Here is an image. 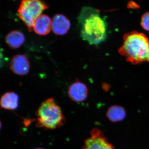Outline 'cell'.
Returning <instances> with one entry per match:
<instances>
[{"label": "cell", "mask_w": 149, "mask_h": 149, "mask_svg": "<svg viewBox=\"0 0 149 149\" xmlns=\"http://www.w3.org/2000/svg\"><path fill=\"white\" fill-rule=\"evenodd\" d=\"M52 20V29L56 35H65L70 28V21L63 15L57 14Z\"/></svg>", "instance_id": "ba28073f"}, {"label": "cell", "mask_w": 149, "mask_h": 149, "mask_svg": "<svg viewBox=\"0 0 149 149\" xmlns=\"http://www.w3.org/2000/svg\"><path fill=\"white\" fill-rule=\"evenodd\" d=\"M48 7L47 4L43 1L23 0L20 3L17 15L27 26L29 32H31L36 19Z\"/></svg>", "instance_id": "277c9868"}, {"label": "cell", "mask_w": 149, "mask_h": 149, "mask_svg": "<svg viewBox=\"0 0 149 149\" xmlns=\"http://www.w3.org/2000/svg\"><path fill=\"white\" fill-rule=\"evenodd\" d=\"M123 39L118 52L127 61L134 64L149 62V40L146 35L132 31L126 33Z\"/></svg>", "instance_id": "7a4b0ae2"}, {"label": "cell", "mask_w": 149, "mask_h": 149, "mask_svg": "<svg viewBox=\"0 0 149 149\" xmlns=\"http://www.w3.org/2000/svg\"><path fill=\"white\" fill-rule=\"evenodd\" d=\"M81 25V37L92 45H97L105 40L107 24L102 18L100 12L91 7H85L78 19Z\"/></svg>", "instance_id": "6da1fadb"}, {"label": "cell", "mask_w": 149, "mask_h": 149, "mask_svg": "<svg viewBox=\"0 0 149 149\" xmlns=\"http://www.w3.org/2000/svg\"><path fill=\"white\" fill-rule=\"evenodd\" d=\"M141 25L144 29L149 31V12L143 15L141 17Z\"/></svg>", "instance_id": "4fadbf2b"}, {"label": "cell", "mask_w": 149, "mask_h": 149, "mask_svg": "<svg viewBox=\"0 0 149 149\" xmlns=\"http://www.w3.org/2000/svg\"><path fill=\"white\" fill-rule=\"evenodd\" d=\"M5 41L10 47L13 49H18L24 44L25 37L21 32L13 30L6 35Z\"/></svg>", "instance_id": "8fae6325"}, {"label": "cell", "mask_w": 149, "mask_h": 149, "mask_svg": "<svg viewBox=\"0 0 149 149\" xmlns=\"http://www.w3.org/2000/svg\"><path fill=\"white\" fill-rule=\"evenodd\" d=\"M44 149L42 148H37V149Z\"/></svg>", "instance_id": "5bb4252c"}, {"label": "cell", "mask_w": 149, "mask_h": 149, "mask_svg": "<svg viewBox=\"0 0 149 149\" xmlns=\"http://www.w3.org/2000/svg\"><path fill=\"white\" fill-rule=\"evenodd\" d=\"M126 113L123 107L118 105H113L110 107L107 111L106 116L112 122H120L126 117Z\"/></svg>", "instance_id": "7c38bea8"}, {"label": "cell", "mask_w": 149, "mask_h": 149, "mask_svg": "<svg viewBox=\"0 0 149 149\" xmlns=\"http://www.w3.org/2000/svg\"><path fill=\"white\" fill-rule=\"evenodd\" d=\"M52 20L48 15L42 14L37 17L34 22L33 30L40 35H46L52 29Z\"/></svg>", "instance_id": "9c48e42d"}, {"label": "cell", "mask_w": 149, "mask_h": 149, "mask_svg": "<svg viewBox=\"0 0 149 149\" xmlns=\"http://www.w3.org/2000/svg\"><path fill=\"white\" fill-rule=\"evenodd\" d=\"M10 68L14 73L17 75L27 74L30 68L28 59L23 54H19L14 56L11 60Z\"/></svg>", "instance_id": "8992f818"}, {"label": "cell", "mask_w": 149, "mask_h": 149, "mask_svg": "<svg viewBox=\"0 0 149 149\" xmlns=\"http://www.w3.org/2000/svg\"><path fill=\"white\" fill-rule=\"evenodd\" d=\"M36 126L46 129H56L65 123V118L61 108L53 98L46 99L40 104L36 113Z\"/></svg>", "instance_id": "3957f363"}, {"label": "cell", "mask_w": 149, "mask_h": 149, "mask_svg": "<svg viewBox=\"0 0 149 149\" xmlns=\"http://www.w3.org/2000/svg\"><path fill=\"white\" fill-rule=\"evenodd\" d=\"M91 135L85 140L81 149H115L100 129L93 128Z\"/></svg>", "instance_id": "5b68a950"}, {"label": "cell", "mask_w": 149, "mask_h": 149, "mask_svg": "<svg viewBox=\"0 0 149 149\" xmlns=\"http://www.w3.org/2000/svg\"><path fill=\"white\" fill-rule=\"evenodd\" d=\"M88 89L84 83L76 81L70 86L68 95L70 98L76 102L84 101L88 96Z\"/></svg>", "instance_id": "52a82bcc"}, {"label": "cell", "mask_w": 149, "mask_h": 149, "mask_svg": "<svg viewBox=\"0 0 149 149\" xmlns=\"http://www.w3.org/2000/svg\"><path fill=\"white\" fill-rule=\"evenodd\" d=\"M18 95L13 92H7L2 96L1 99V107L3 109L14 110L19 106Z\"/></svg>", "instance_id": "30bf717a"}]
</instances>
